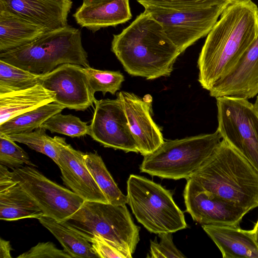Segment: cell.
I'll list each match as a JSON object with an SVG mask.
<instances>
[{
    "mask_svg": "<svg viewBox=\"0 0 258 258\" xmlns=\"http://www.w3.org/2000/svg\"><path fill=\"white\" fill-rule=\"evenodd\" d=\"M15 142L25 144L30 148L43 154L58 164V149L54 138L48 136L40 127L30 132L6 135Z\"/></svg>",
    "mask_w": 258,
    "mask_h": 258,
    "instance_id": "obj_27",
    "label": "cell"
},
{
    "mask_svg": "<svg viewBox=\"0 0 258 258\" xmlns=\"http://www.w3.org/2000/svg\"><path fill=\"white\" fill-rule=\"evenodd\" d=\"M0 59L38 75L48 73L65 63L90 67L87 52L82 45L81 31L69 25L46 32L16 49L0 53Z\"/></svg>",
    "mask_w": 258,
    "mask_h": 258,
    "instance_id": "obj_4",
    "label": "cell"
},
{
    "mask_svg": "<svg viewBox=\"0 0 258 258\" xmlns=\"http://www.w3.org/2000/svg\"><path fill=\"white\" fill-rule=\"evenodd\" d=\"M127 197L137 221L149 232L173 233L187 227L172 192L160 184L131 174L127 181Z\"/></svg>",
    "mask_w": 258,
    "mask_h": 258,
    "instance_id": "obj_7",
    "label": "cell"
},
{
    "mask_svg": "<svg viewBox=\"0 0 258 258\" xmlns=\"http://www.w3.org/2000/svg\"><path fill=\"white\" fill-rule=\"evenodd\" d=\"M0 164L12 169L22 167L24 165L36 166L22 148L3 134H0Z\"/></svg>",
    "mask_w": 258,
    "mask_h": 258,
    "instance_id": "obj_30",
    "label": "cell"
},
{
    "mask_svg": "<svg viewBox=\"0 0 258 258\" xmlns=\"http://www.w3.org/2000/svg\"><path fill=\"white\" fill-rule=\"evenodd\" d=\"M111 50L128 74L147 80L170 76L181 53L160 23L145 10L113 35Z\"/></svg>",
    "mask_w": 258,
    "mask_h": 258,
    "instance_id": "obj_2",
    "label": "cell"
},
{
    "mask_svg": "<svg viewBox=\"0 0 258 258\" xmlns=\"http://www.w3.org/2000/svg\"><path fill=\"white\" fill-rule=\"evenodd\" d=\"M254 241L258 247V219L253 227L251 230Z\"/></svg>",
    "mask_w": 258,
    "mask_h": 258,
    "instance_id": "obj_36",
    "label": "cell"
},
{
    "mask_svg": "<svg viewBox=\"0 0 258 258\" xmlns=\"http://www.w3.org/2000/svg\"><path fill=\"white\" fill-rule=\"evenodd\" d=\"M41 127L51 133H56L72 138L80 137L90 134L87 123L72 114L57 113L44 121Z\"/></svg>",
    "mask_w": 258,
    "mask_h": 258,
    "instance_id": "obj_28",
    "label": "cell"
},
{
    "mask_svg": "<svg viewBox=\"0 0 258 258\" xmlns=\"http://www.w3.org/2000/svg\"><path fill=\"white\" fill-rule=\"evenodd\" d=\"M54 138L58 149L57 165L64 184L86 202L109 203L86 166V153L74 149L64 138Z\"/></svg>",
    "mask_w": 258,
    "mask_h": 258,
    "instance_id": "obj_15",
    "label": "cell"
},
{
    "mask_svg": "<svg viewBox=\"0 0 258 258\" xmlns=\"http://www.w3.org/2000/svg\"><path fill=\"white\" fill-rule=\"evenodd\" d=\"M83 69L94 93L101 92L103 95L106 93L114 95L124 81L123 75L119 71L99 70L90 67Z\"/></svg>",
    "mask_w": 258,
    "mask_h": 258,
    "instance_id": "obj_29",
    "label": "cell"
},
{
    "mask_svg": "<svg viewBox=\"0 0 258 258\" xmlns=\"http://www.w3.org/2000/svg\"><path fill=\"white\" fill-rule=\"evenodd\" d=\"M83 67L65 63L40 75L39 84L55 93V102L70 109L84 111L96 99Z\"/></svg>",
    "mask_w": 258,
    "mask_h": 258,
    "instance_id": "obj_13",
    "label": "cell"
},
{
    "mask_svg": "<svg viewBox=\"0 0 258 258\" xmlns=\"http://www.w3.org/2000/svg\"><path fill=\"white\" fill-rule=\"evenodd\" d=\"M12 175L41 208L44 216L59 222L69 218L85 202L72 190L50 180L33 166L13 169Z\"/></svg>",
    "mask_w": 258,
    "mask_h": 258,
    "instance_id": "obj_10",
    "label": "cell"
},
{
    "mask_svg": "<svg viewBox=\"0 0 258 258\" xmlns=\"http://www.w3.org/2000/svg\"><path fill=\"white\" fill-rule=\"evenodd\" d=\"M218 127L222 139L258 171V112L248 99L217 97Z\"/></svg>",
    "mask_w": 258,
    "mask_h": 258,
    "instance_id": "obj_8",
    "label": "cell"
},
{
    "mask_svg": "<svg viewBox=\"0 0 258 258\" xmlns=\"http://www.w3.org/2000/svg\"><path fill=\"white\" fill-rule=\"evenodd\" d=\"M144 7L185 10L207 8L219 4L224 0H137ZM232 1V0H229Z\"/></svg>",
    "mask_w": 258,
    "mask_h": 258,
    "instance_id": "obj_31",
    "label": "cell"
},
{
    "mask_svg": "<svg viewBox=\"0 0 258 258\" xmlns=\"http://www.w3.org/2000/svg\"><path fill=\"white\" fill-rule=\"evenodd\" d=\"M172 233L159 234L161 240L158 243L156 239L150 240L151 258H183L186 256L178 250L173 242Z\"/></svg>",
    "mask_w": 258,
    "mask_h": 258,
    "instance_id": "obj_32",
    "label": "cell"
},
{
    "mask_svg": "<svg viewBox=\"0 0 258 258\" xmlns=\"http://www.w3.org/2000/svg\"><path fill=\"white\" fill-rule=\"evenodd\" d=\"M190 178L207 191L249 211L258 207V171L223 139Z\"/></svg>",
    "mask_w": 258,
    "mask_h": 258,
    "instance_id": "obj_3",
    "label": "cell"
},
{
    "mask_svg": "<svg viewBox=\"0 0 258 258\" xmlns=\"http://www.w3.org/2000/svg\"><path fill=\"white\" fill-rule=\"evenodd\" d=\"M202 227L223 258H258V247L251 230L236 225L209 224Z\"/></svg>",
    "mask_w": 258,
    "mask_h": 258,
    "instance_id": "obj_19",
    "label": "cell"
},
{
    "mask_svg": "<svg viewBox=\"0 0 258 258\" xmlns=\"http://www.w3.org/2000/svg\"><path fill=\"white\" fill-rule=\"evenodd\" d=\"M215 98L249 99L258 95V34L233 69L209 91Z\"/></svg>",
    "mask_w": 258,
    "mask_h": 258,
    "instance_id": "obj_16",
    "label": "cell"
},
{
    "mask_svg": "<svg viewBox=\"0 0 258 258\" xmlns=\"http://www.w3.org/2000/svg\"><path fill=\"white\" fill-rule=\"evenodd\" d=\"M116 97L123 106L138 152L144 156L152 153L164 140L151 116L152 96L146 94L142 98L123 91L118 92Z\"/></svg>",
    "mask_w": 258,
    "mask_h": 258,
    "instance_id": "obj_14",
    "label": "cell"
},
{
    "mask_svg": "<svg viewBox=\"0 0 258 258\" xmlns=\"http://www.w3.org/2000/svg\"><path fill=\"white\" fill-rule=\"evenodd\" d=\"M258 34V7L251 0H232L207 35L200 53L198 81L210 91L237 63Z\"/></svg>",
    "mask_w": 258,
    "mask_h": 258,
    "instance_id": "obj_1",
    "label": "cell"
},
{
    "mask_svg": "<svg viewBox=\"0 0 258 258\" xmlns=\"http://www.w3.org/2000/svg\"><path fill=\"white\" fill-rule=\"evenodd\" d=\"M86 166L108 203L113 205L128 203L127 196L119 189L107 170L102 158L96 152L85 154Z\"/></svg>",
    "mask_w": 258,
    "mask_h": 258,
    "instance_id": "obj_25",
    "label": "cell"
},
{
    "mask_svg": "<svg viewBox=\"0 0 258 258\" xmlns=\"http://www.w3.org/2000/svg\"><path fill=\"white\" fill-rule=\"evenodd\" d=\"M254 106L258 112V95L256 96V99L255 100V103L253 104Z\"/></svg>",
    "mask_w": 258,
    "mask_h": 258,
    "instance_id": "obj_38",
    "label": "cell"
},
{
    "mask_svg": "<svg viewBox=\"0 0 258 258\" xmlns=\"http://www.w3.org/2000/svg\"><path fill=\"white\" fill-rule=\"evenodd\" d=\"M63 222L88 241L94 235L103 237L130 258L140 240V227L134 223L125 205L85 201Z\"/></svg>",
    "mask_w": 258,
    "mask_h": 258,
    "instance_id": "obj_6",
    "label": "cell"
},
{
    "mask_svg": "<svg viewBox=\"0 0 258 258\" xmlns=\"http://www.w3.org/2000/svg\"><path fill=\"white\" fill-rule=\"evenodd\" d=\"M72 6L71 0H0V9L12 12L47 31L68 25Z\"/></svg>",
    "mask_w": 258,
    "mask_h": 258,
    "instance_id": "obj_17",
    "label": "cell"
},
{
    "mask_svg": "<svg viewBox=\"0 0 258 258\" xmlns=\"http://www.w3.org/2000/svg\"><path fill=\"white\" fill-rule=\"evenodd\" d=\"M111 0H83V5L99 4L110 1Z\"/></svg>",
    "mask_w": 258,
    "mask_h": 258,
    "instance_id": "obj_37",
    "label": "cell"
},
{
    "mask_svg": "<svg viewBox=\"0 0 258 258\" xmlns=\"http://www.w3.org/2000/svg\"><path fill=\"white\" fill-rule=\"evenodd\" d=\"M43 216L41 208L13 178L12 172L0 164V219L11 221Z\"/></svg>",
    "mask_w": 258,
    "mask_h": 258,
    "instance_id": "obj_18",
    "label": "cell"
},
{
    "mask_svg": "<svg viewBox=\"0 0 258 258\" xmlns=\"http://www.w3.org/2000/svg\"><path fill=\"white\" fill-rule=\"evenodd\" d=\"M231 1L224 0L212 6L192 10L144 8L160 23L167 37L182 53L208 34Z\"/></svg>",
    "mask_w": 258,
    "mask_h": 258,
    "instance_id": "obj_9",
    "label": "cell"
},
{
    "mask_svg": "<svg viewBox=\"0 0 258 258\" xmlns=\"http://www.w3.org/2000/svg\"><path fill=\"white\" fill-rule=\"evenodd\" d=\"M40 76L0 59V94L33 87L39 84Z\"/></svg>",
    "mask_w": 258,
    "mask_h": 258,
    "instance_id": "obj_26",
    "label": "cell"
},
{
    "mask_svg": "<svg viewBox=\"0 0 258 258\" xmlns=\"http://www.w3.org/2000/svg\"><path fill=\"white\" fill-rule=\"evenodd\" d=\"M76 22L93 33L130 20L132 15L129 0H111L99 4H82L73 14Z\"/></svg>",
    "mask_w": 258,
    "mask_h": 258,
    "instance_id": "obj_20",
    "label": "cell"
},
{
    "mask_svg": "<svg viewBox=\"0 0 258 258\" xmlns=\"http://www.w3.org/2000/svg\"><path fill=\"white\" fill-rule=\"evenodd\" d=\"M89 135L105 147L138 153L119 99L95 100Z\"/></svg>",
    "mask_w": 258,
    "mask_h": 258,
    "instance_id": "obj_11",
    "label": "cell"
},
{
    "mask_svg": "<svg viewBox=\"0 0 258 258\" xmlns=\"http://www.w3.org/2000/svg\"><path fill=\"white\" fill-rule=\"evenodd\" d=\"M38 220L54 236L63 249L72 257H97L91 243L64 223L59 222L53 218L44 216Z\"/></svg>",
    "mask_w": 258,
    "mask_h": 258,
    "instance_id": "obj_23",
    "label": "cell"
},
{
    "mask_svg": "<svg viewBox=\"0 0 258 258\" xmlns=\"http://www.w3.org/2000/svg\"><path fill=\"white\" fill-rule=\"evenodd\" d=\"M97 257L130 258L114 244L99 235H94L88 240Z\"/></svg>",
    "mask_w": 258,
    "mask_h": 258,
    "instance_id": "obj_34",
    "label": "cell"
},
{
    "mask_svg": "<svg viewBox=\"0 0 258 258\" xmlns=\"http://www.w3.org/2000/svg\"><path fill=\"white\" fill-rule=\"evenodd\" d=\"M46 32L43 27L0 9V53L30 43Z\"/></svg>",
    "mask_w": 258,
    "mask_h": 258,
    "instance_id": "obj_22",
    "label": "cell"
},
{
    "mask_svg": "<svg viewBox=\"0 0 258 258\" xmlns=\"http://www.w3.org/2000/svg\"><path fill=\"white\" fill-rule=\"evenodd\" d=\"M64 108L54 101L23 113L0 124V134L10 135L33 131Z\"/></svg>",
    "mask_w": 258,
    "mask_h": 258,
    "instance_id": "obj_24",
    "label": "cell"
},
{
    "mask_svg": "<svg viewBox=\"0 0 258 258\" xmlns=\"http://www.w3.org/2000/svg\"><path fill=\"white\" fill-rule=\"evenodd\" d=\"M55 92L38 84L33 87L0 94V124L23 113L55 101Z\"/></svg>",
    "mask_w": 258,
    "mask_h": 258,
    "instance_id": "obj_21",
    "label": "cell"
},
{
    "mask_svg": "<svg viewBox=\"0 0 258 258\" xmlns=\"http://www.w3.org/2000/svg\"><path fill=\"white\" fill-rule=\"evenodd\" d=\"M18 258H72L64 249L57 248L51 242H39Z\"/></svg>",
    "mask_w": 258,
    "mask_h": 258,
    "instance_id": "obj_33",
    "label": "cell"
},
{
    "mask_svg": "<svg viewBox=\"0 0 258 258\" xmlns=\"http://www.w3.org/2000/svg\"><path fill=\"white\" fill-rule=\"evenodd\" d=\"M183 197L186 211L202 225L239 226L249 211L207 191L191 178L186 179Z\"/></svg>",
    "mask_w": 258,
    "mask_h": 258,
    "instance_id": "obj_12",
    "label": "cell"
},
{
    "mask_svg": "<svg viewBox=\"0 0 258 258\" xmlns=\"http://www.w3.org/2000/svg\"><path fill=\"white\" fill-rule=\"evenodd\" d=\"M221 139L217 130L164 141L154 152L144 156L140 171L163 179H188L211 155Z\"/></svg>",
    "mask_w": 258,
    "mask_h": 258,
    "instance_id": "obj_5",
    "label": "cell"
},
{
    "mask_svg": "<svg viewBox=\"0 0 258 258\" xmlns=\"http://www.w3.org/2000/svg\"><path fill=\"white\" fill-rule=\"evenodd\" d=\"M11 246L9 241L1 238L0 239V258H12L10 251Z\"/></svg>",
    "mask_w": 258,
    "mask_h": 258,
    "instance_id": "obj_35",
    "label": "cell"
}]
</instances>
